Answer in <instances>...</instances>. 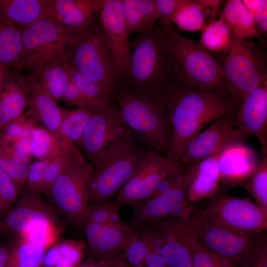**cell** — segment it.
I'll use <instances>...</instances> for the list:
<instances>
[{"label": "cell", "instance_id": "obj_1", "mask_svg": "<svg viewBox=\"0 0 267 267\" xmlns=\"http://www.w3.org/2000/svg\"><path fill=\"white\" fill-rule=\"evenodd\" d=\"M169 115L172 138L166 157L180 163L187 143L217 119L234 113L239 104L230 96L183 89L170 83L161 94Z\"/></svg>", "mask_w": 267, "mask_h": 267}, {"label": "cell", "instance_id": "obj_2", "mask_svg": "<svg viewBox=\"0 0 267 267\" xmlns=\"http://www.w3.org/2000/svg\"><path fill=\"white\" fill-rule=\"evenodd\" d=\"M158 25L171 83L188 90L231 96L221 68L199 41L182 36L172 24Z\"/></svg>", "mask_w": 267, "mask_h": 267}, {"label": "cell", "instance_id": "obj_3", "mask_svg": "<svg viewBox=\"0 0 267 267\" xmlns=\"http://www.w3.org/2000/svg\"><path fill=\"white\" fill-rule=\"evenodd\" d=\"M115 103L127 127L148 150L166 156L172 129L161 94L133 87L125 81L117 89Z\"/></svg>", "mask_w": 267, "mask_h": 267}, {"label": "cell", "instance_id": "obj_4", "mask_svg": "<svg viewBox=\"0 0 267 267\" xmlns=\"http://www.w3.org/2000/svg\"><path fill=\"white\" fill-rule=\"evenodd\" d=\"M147 150L130 130L102 151L92 165L89 205L113 200Z\"/></svg>", "mask_w": 267, "mask_h": 267}, {"label": "cell", "instance_id": "obj_5", "mask_svg": "<svg viewBox=\"0 0 267 267\" xmlns=\"http://www.w3.org/2000/svg\"><path fill=\"white\" fill-rule=\"evenodd\" d=\"M65 60L88 79L116 92L124 81L109 46L99 19L67 37Z\"/></svg>", "mask_w": 267, "mask_h": 267}, {"label": "cell", "instance_id": "obj_6", "mask_svg": "<svg viewBox=\"0 0 267 267\" xmlns=\"http://www.w3.org/2000/svg\"><path fill=\"white\" fill-rule=\"evenodd\" d=\"M265 42L232 36L228 47L213 57L224 76L231 96L239 105L249 93L267 82Z\"/></svg>", "mask_w": 267, "mask_h": 267}, {"label": "cell", "instance_id": "obj_7", "mask_svg": "<svg viewBox=\"0 0 267 267\" xmlns=\"http://www.w3.org/2000/svg\"><path fill=\"white\" fill-rule=\"evenodd\" d=\"M130 44L131 59L125 82L161 94L171 79L158 24L130 40Z\"/></svg>", "mask_w": 267, "mask_h": 267}, {"label": "cell", "instance_id": "obj_8", "mask_svg": "<svg viewBox=\"0 0 267 267\" xmlns=\"http://www.w3.org/2000/svg\"><path fill=\"white\" fill-rule=\"evenodd\" d=\"M93 168L78 150L52 184L48 196L68 222L83 230Z\"/></svg>", "mask_w": 267, "mask_h": 267}, {"label": "cell", "instance_id": "obj_9", "mask_svg": "<svg viewBox=\"0 0 267 267\" xmlns=\"http://www.w3.org/2000/svg\"><path fill=\"white\" fill-rule=\"evenodd\" d=\"M181 217L196 240L205 248L234 267L242 266L252 249L256 235L236 231L212 221L191 206Z\"/></svg>", "mask_w": 267, "mask_h": 267}, {"label": "cell", "instance_id": "obj_10", "mask_svg": "<svg viewBox=\"0 0 267 267\" xmlns=\"http://www.w3.org/2000/svg\"><path fill=\"white\" fill-rule=\"evenodd\" d=\"M19 28L22 50L18 70L29 69L35 74L48 64L65 59L67 36L47 15Z\"/></svg>", "mask_w": 267, "mask_h": 267}, {"label": "cell", "instance_id": "obj_11", "mask_svg": "<svg viewBox=\"0 0 267 267\" xmlns=\"http://www.w3.org/2000/svg\"><path fill=\"white\" fill-rule=\"evenodd\" d=\"M204 209L207 219L241 233L257 235L267 227V212L249 200L217 192Z\"/></svg>", "mask_w": 267, "mask_h": 267}, {"label": "cell", "instance_id": "obj_12", "mask_svg": "<svg viewBox=\"0 0 267 267\" xmlns=\"http://www.w3.org/2000/svg\"><path fill=\"white\" fill-rule=\"evenodd\" d=\"M180 164L171 162L162 154L148 150L114 199L122 206L133 207L151 197L159 184Z\"/></svg>", "mask_w": 267, "mask_h": 267}, {"label": "cell", "instance_id": "obj_13", "mask_svg": "<svg viewBox=\"0 0 267 267\" xmlns=\"http://www.w3.org/2000/svg\"><path fill=\"white\" fill-rule=\"evenodd\" d=\"M234 113L217 119L193 137L183 150L180 163L194 165L228 145L248 138L235 126Z\"/></svg>", "mask_w": 267, "mask_h": 267}, {"label": "cell", "instance_id": "obj_14", "mask_svg": "<svg viewBox=\"0 0 267 267\" xmlns=\"http://www.w3.org/2000/svg\"><path fill=\"white\" fill-rule=\"evenodd\" d=\"M130 130L114 102L93 109L78 144L92 165L102 151Z\"/></svg>", "mask_w": 267, "mask_h": 267}, {"label": "cell", "instance_id": "obj_15", "mask_svg": "<svg viewBox=\"0 0 267 267\" xmlns=\"http://www.w3.org/2000/svg\"><path fill=\"white\" fill-rule=\"evenodd\" d=\"M41 221L59 223L57 212L40 194L23 188L15 206L0 221V235L17 237Z\"/></svg>", "mask_w": 267, "mask_h": 267}, {"label": "cell", "instance_id": "obj_16", "mask_svg": "<svg viewBox=\"0 0 267 267\" xmlns=\"http://www.w3.org/2000/svg\"><path fill=\"white\" fill-rule=\"evenodd\" d=\"M189 178L167 191L134 206L132 225L141 227L166 218L181 216L189 205L187 201Z\"/></svg>", "mask_w": 267, "mask_h": 267}, {"label": "cell", "instance_id": "obj_17", "mask_svg": "<svg viewBox=\"0 0 267 267\" xmlns=\"http://www.w3.org/2000/svg\"><path fill=\"white\" fill-rule=\"evenodd\" d=\"M161 238L160 255L167 267H192L194 236L182 217L166 218L153 223Z\"/></svg>", "mask_w": 267, "mask_h": 267}, {"label": "cell", "instance_id": "obj_18", "mask_svg": "<svg viewBox=\"0 0 267 267\" xmlns=\"http://www.w3.org/2000/svg\"><path fill=\"white\" fill-rule=\"evenodd\" d=\"M99 17L109 46L125 81L131 59V47L122 0H102Z\"/></svg>", "mask_w": 267, "mask_h": 267}, {"label": "cell", "instance_id": "obj_19", "mask_svg": "<svg viewBox=\"0 0 267 267\" xmlns=\"http://www.w3.org/2000/svg\"><path fill=\"white\" fill-rule=\"evenodd\" d=\"M83 231L89 259L98 262H103L117 253L124 252L135 233L125 222L118 225L86 222Z\"/></svg>", "mask_w": 267, "mask_h": 267}, {"label": "cell", "instance_id": "obj_20", "mask_svg": "<svg viewBox=\"0 0 267 267\" xmlns=\"http://www.w3.org/2000/svg\"><path fill=\"white\" fill-rule=\"evenodd\" d=\"M102 0H45L46 14L67 37L88 28L97 18Z\"/></svg>", "mask_w": 267, "mask_h": 267}, {"label": "cell", "instance_id": "obj_21", "mask_svg": "<svg viewBox=\"0 0 267 267\" xmlns=\"http://www.w3.org/2000/svg\"><path fill=\"white\" fill-rule=\"evenodd\" d=\"M234 122L248 137L258 138L262 152L267 151V82L246 96L234 113Z\"/></svg>", "mask_w": 267, "mask_h": 267}, {"label": "cell", "instance_id": "obj_22", "mask_svg": "<svg viewBox=\"0 0 267 267\" xmlns=\"http://www.w3.org/2000/svg\"><path fill=\"white\" fill-rule=\"evenodd\" d=\"M259 161L254 150L244 142L233 143L219 153L221 180L232 183L243 182L252 175Z\"/></svg>", "mask_w": 267, "mask_h": 267}, {"label": "cell", "instance_id": "obj_23", "mask_svg": "<svg viewBox=\"0 0 267 267\" xmlns=\"http://www.w3.org/2000/svg\"><path fill=\"white\" fill-rule=\"evenodd\" d=\"M23 79L28 88L29 99L27 112L43 127L57 134L61 122L62 108L37 82L32 75Z\"/></svg>", "mask_w": 267, "mask_h": 267}, {"label": "cell", "instance_id": "obj_24", "mask_svg": "<svg viewBox=\"0 0 267 267\" xmlns=\"http://www.w3.org/2000/svg\"><path fill=\"white\" fill-rule=\"evenodd\" d=\"M219 153L192 166L188 183V202H195L211 197L218 192L221 180L218 165Z\"/></svg>", "mask_w": 267, "mask_h": 267}, {"label": "cell", "instance_id": "obj_25", "mask_svg": "<svg viewBox=\"0 0 267 267\" xmlns=\"http://www.w3.org/2000/svg\"><path fill=\"white\" fill-rule=\"evenodd\" d=\"M29 99V89L23 78L7 72L0 90L1 128L22 116Z\"/></svg>", "mask_w": 267, "mask_h": 267}, {"label": "cell", "instance_id": "obj_26", "mask_svg": "<svg viewBox=\"0 0 267 267\" xmlns=\"http://www.w3.org/2000/svg\"><path fill=\"white\" fill-rule=\"evenodd\" d=\"M220 19L227 25L232 36L245 39H261L256 29L254 14L241 0H227Z\"/></svg>", "mask_w": 267, "mask_h": 267}, {"label": "cell", "instance_id": "obj_27", "mask_svg": "<svg viewBox=\"0 0 267 267\" xmlns=\"http://www.w3.org/2000/svg\"><path fill=\"white\" fill-rule=\"evenodd\" d=\"M128 35L151 29L159 20L155 0H121Z\"/></svg>", "mask_w": 267, "mask_h": 267}, {"label": "cell", "instance_id": "obj_28", "mask_svg": "<svg viewBox=\"0 0 267 267\" xmlns=\"http://www.w3.org/2000/svg\"><path fill=\"white\" fill-rule=\"evenodd\" d=\"M141 227L143 228L135 231L123 252L127 261L134 267H145L146 260L151 254L160 253L161 238L155 225L153 227Z\"/></svg>", "mask_w": 267, "mask_h": 267}, {"label": "cell", "instance_id": "obj_29", "mask_svg": "<svg viewBox=\"0 0 267 267\" xmlns=\"http://www.w3.org/2000/svg\"><path fill=\"white\" fill-rule=\"evenodd\" d=\"M75 144L43 127L35 126L30 135L31 155L37 160H52L71 151Z\"/></svg>", "mask_w": 267, "mask_h": 267}, {"label": "cell", "instance_id": "obj_30", "mask_svg": "<svg viewBox=\"0 0 267 267\" xmlns=\"http://www.w3.org/2000/svg\"><path fill=\"white\" fill-rule=\"evenodd\" d=\"M31 157L17 149L0 132V169L14 180L20 192L25 185Z\"/></svg>", "mask_w": 267, "mask_h": 267}, {"label": "cell", "instance_id": "obj_31", "mask_svg": "<svg viewBox=\"0 0 267 267\" xmlns=\"http://www.w3.org/2000/svg\"><path fill=\"white\" fill-rule=\"evenodd\" d=\"M0 12L19 28L46 16L45 0H0Z\"/></svg>", "mask_w": 267, "mask_h": 267}, {"label": "cell", "instance_id": "obj_32", "mask_svg": "<svg viewBox=\"0 0 267 267\" xmlns=\"http://www.w3.org/2000/svg\"><path fill=\"white\" fill-rule=\"evenodd\" d=\"M21 50L20 28L0 12V64L18 70Z\"/></svg>", "mask_w": 267, "mask_h": 267}, {"label": "cell", "instance_id": "obj_33", "mask_svg": "<svg viewBox=\"0 0 267 267\" xmlns=\"http://www.w3.org/2000/svg\"><path fill=\"white\" fill-rule=\"evenodd\" d=\"M65 66L70 80L95 107L100 108L115 102V91L88 79L74 69L65 60Z\"/></svg>", "mask_w": 267, "mask_h": 267}, {"label": "cell", "instance_id": "obj_34", "mask_svg": "<svg viewBox=\"0 0 267 267\" xmlns=\"http://www.w3.org/2000/svg\"><path fill=\"white\" fill-rule=\"evenodd\" d=\"M39 84L56 101L61 100L69 81L65 59L48 64L32 74Z\"/></svg>", "mask_w": 267, "mask_h": 267}, {"label": "cell", "instance_id": "obj_35", "mask_svg": "<svg viewBox=\"0 0 267 267\" xmlns=\"http://www.w3.org/2000/svg\"><path fill=\"white\" fill-rule=\"evenodd\" d=\"M93 109L79 107L62 108V116L57 134L73 144H78Z\"/></svg>", "mask_w": 267, "mask_h": 267}, {"label": "cell", "instance_id": "obj_36", "mask_svg": "<svg viewBox=\"0 0 267 267\" xmlns=\"http://www.w3.org/2000/svg\"><path fill=\"white\" fill-rule=\"evenodd\" d=\"M7 248V267H41L46 250L17 237H14Z\"/></svg>", "mask_w": 267, "mask_h": 267}, {"label": "cell", "instance_id": "obj_37", "mask_svg": "<svg viewBox=\"0 0 267 267\" xmlns=\"http://www.w3.org/2000/svg\"><path fill=\"white\" fill-rule=\"evenodd\" d=\"M210 12L198 0H182L172 22L182 31H199L205 26V14Z\"/></svg>", "mask_w": 267, "mask_h": 267}, {"label": "cell", "instance_id": "obj_38", "mask_svg": "<svg viewBox=\"0 0 267 267\" xmlns=\"http://www.w3.org/2000/svg\"><path fill=\"white\" fill-rule=\"evenodd\" d=\"M61 229L59 222L41 221L31 225L17 237L46 250L57 242Z\"/></svg>", "mask_w": 267, "mask_h": 267}, {"label": "cell", "instance_id": "obj_39", "mask_svg": "<svg viewBox=\"0 0 267 267\" xmlns=\"http://www.w3.org/2000/svg\"><path fill=\"white\" fill-rule=\"evenodd\" d=\"M231 38L227 25L220 19L204 26L199 42L208 51L220 53L228 47Z\"/></svg>", "mask_w": 267, "mask_h": 267}, {"label": "cell", "instance_id": "obj_40", "mask_svg": "<svg viewBox=\"0 0 267 267\" xmlns=\"http://www.w3.org/2000/svg\"><path fill=\"white\" fill-rule=\"evenodd\" d=\"M121 207L115 199L101 205H88L85 215V223L121 224L124 223L119 215Z\"/></svg>", "mask_w": 267, "mask_h": 267}, {"label": "cell", "instance_id": "obj_41", "mask_svg": "<svg viewBox=\"0 0 267 267\" xmlns=\"http://www.w3.org/2000/svg\"><path fill=\"white\" fill-rule=\"evenodd\" d=\"M247 187L257 204L267 212V151L262 152L258 165L249 178Z\"/></svg>", "mask_w": 267, "mask_h": 267}, {"label": "cell", "instance_id": "obj_42", "mask_svg": "<svg viewBox=\"0 0 267 267\" xmlns=\"http://www.w3.org/2000/svg\"><path fill=\"white\" fill-rule=\"evenodd\" d=\"M35 120L27 112L1 128L0 132L9 142L21 138L30 137L34 128L37 126Z\"/></svg>", "mask_w": 267, "mask_h": 267}, {"label": "cell", "instance_id": "obj_43", "mask_svg": "<svg viewBox=\"0 0 267 267\" xmlns=\"http://www.w3.org/2000/svg\"><path fill=\"white\" fill-rule=\"evenodd\" d=\"M78 150L76 147L64 155L49 160L45 170L41 193L48 195L52 184L68 166Z\"/></svg>", "mask_w": 267, "mask_h": 267}, {"label": "cell", "instance_id": "obj_44", "mask_svg": "<svg viewBox=\"0 0 267 267\" xmlns=\"http://www.w3.org/2000/svg\"><path fill=\"white\" fill-rule=\"evenodd\" d=\"M20 193L14 180L0 169V217L5 216L9 212Z\"/></svg>", "mask_w": 267, "mask_h": 267}, {"label": "cell", "instance_id": "obj_45", "mask_svg": "<svg viewBox=\"0 0 267 267\" xmlns=\"http://www.w3.org/2000/svg\"><path fill=\"white\" fill-rule=\"evenodd\" d=\"M192 267H234L226 260L212 253L194 237L192 245Z\"/></svg>", "mask_w": 267, "mask_h": 267}, {"label": "cell", "instance_id": "obj_46", "mask_svg": "<svg viewBox=\"0 0 267 267\" xmlns=\"http://www.w3.org/2000/svg\"><path fill=\"white\" fill-rule=\"evenodd\" d=\"M49 160H37L30 163L27 174L25 185L31 191L41 193L44 174Z\"/></svg>", "mask_w": 267, "mask_h": 267}, {"label": "cell", "instance_id": "obj_47", "mask_svg": "<svg viewBox=\"0 0 267 267\" xmlns=\"http://www.w3.org/2000/svg\"><path fill=\"white\" fill-rule=\"evenodd\" d=\"M265 234L256 236L252 249L241 267H267V241Z\"/></svg>", "mask_w": 267, "mask_h": 267}, {"label": "cell", "instance_id": "obj_48", "mask_svg": "<svg viewBox=\"0 0 267 267\" xmlns=\"http://www.w3.org/2000/svg\"><path fill=\"white\" fill-rule=\"evenodd\" d=\"M57 244L61 258L77 266L83 257L85 244L81 241L70 240L57 242Z\"/></svg>", "mask_w": 267, "mask_h": 267}, {"label": "cell", "instance_id": "obj_49", "mask_svg": "<svg viewBox=\"0 0 267 267\" xmlns=\"http://www.w3.org/2000/svg\"><path fill=\"white\" fill-rule=\"evenodd\" d=\"M62 100L69 106L98 108L89 101L70 80L65 89Z\"/></svg>", "mask_w": 267, "mask_h": 267}, {"label": "cell", "instance_id": "obj_50", "mask_svg": "<svg viewBox=\"0 0 267 267\" xmlns=\"http://www.w3.org/2000/svg\"><path fill=\"white\" fill-rule=\"evenodd\" d=\"M182 0H155L159 23L163 26L171 24L172 19Z\"/></svg>", "mask_w": 267, "mask_h": 267}, {"label": "cell", "instance_id": "obj_51", "mask_svg": "<svg viewBox=\"0 0 267 267\" xmlns=\"http://www.w3.org/2000/svg\"><path fill=\"white\" fill-rule=\"evenodd\" d=\"M255 22L257 31L261 38L267 35V0H261L255 14Z\"/></svg>", "mask_w": 267, "mask_h": 267}, {"label": "cell", "instance_id": "obj_52", "mask_svg": "<svg viewBox=\"0 0 267 267\" xmlns=\"http://www.w3.org/2000/svg\"><path fill=\"white\" fill-rule=\"evenodd\" d=\"M60 258L61 254L57 242L45 250L41 267H55Z\"/></svg>", "mask_w": 267, "mask_h": 267}, {"label": "cell", "instance_id": "obj_53", "mask_svg": "<svg viewBox=\"0 0 267 267\" xmlns=\"http://www.w3.org/2000/svg\"><path fill=\"white\" fill-rule=\"evenodd\" d=\"M102 263L106 267H134L127 261L122 252L112 255Z\"/></svg>", "mask_w": 267, "mask_h": 267}, {"label": "cell", "instance_id": "obj_54", "mask_svg": "<svg viewBox=\"0 0 267 267\" xmlns=\"http://www.w3.org/2000/svg\"><path fill=\"white\" fill-rule=\"evenodd\" d=\"M8 248L0 243V267H7Z\"/></svg>", "mask_w": 267, "mask_h": 267}, {"label": "cell", "instance_id": "obj_55", "mask_svg": "<svg viewBox=\"0 0 267 267\" xmlns=\"http://www.w3.org/2000/svg\"><path fill=\"white\" fill-rule=\"evenodd\" d=\"M241 1L246 8L255 15L261 0H243Z\"/></svg>", "mask_w": 267, "mask_h": 267}, {"label": "cell", "instance_id": "obj_56", "mask_svg": "<svg viewBox=\"0 0 267 267\" xmlns=\"http://www.w3.org/2000/svg\"><path fill=\"white\" fill-rule=\"evenodd\" d=\"M198 1L207 8L209 7L212 8L214 14L215 11L218 9L221 2L220 0H198Z\"/></svg>", "mask_w": 267, "mask_h": 267}, {"label": "cell", "instance_id": "obj_57", "mask_svg": "<svg viewBox=\"0 0 267 267\" xmlns=\"http://www.w3.org/2000/svg\"><path fill=\"white\" fill-rule=\"evenodd\" d=\"M6 69L5 66L0 64V90L2 87L6 74L8 72Z\"/></svg>", "mask_w": 267, "mask_h": 267}, {"label": "cell", "instance_id": "obj_58", "mask_svg": "<svg viewBox=\"0 0 267 267\" xmlns=\"http://www.w3.org/2000/svg\"><path fill=\"white\" fill-rule=\"evenodd\" d=\"M76 267H88V266H86V265H82V266H77Z\"/></svg>", "mask_w": 267, "mask_h": 267}, {"label": "cell", "instance_id": "obj_59", "mask_svg": "<svg viewBox=\"0 0 267 267\" xmlns=\"http://www.w3.org/2000/svg\"><path fill=\"white\" fill-rule=\"evenodd\" d=\"M1 127L0 124V131L1 130Z\"/></svg>", "mask_w": 267, "mask_h": 267}]
</instances>
